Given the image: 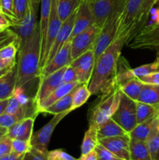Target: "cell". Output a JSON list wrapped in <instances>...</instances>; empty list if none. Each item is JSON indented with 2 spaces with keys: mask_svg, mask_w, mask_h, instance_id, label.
I'll list each match as a JSON object with an SVG mask.
<instances>
[{
  "mask_svg": "<svg viewBox=\"0 0 159 160\" xmlns=\"http://www.w3.org/2000/svg\"><path fill=\"white\" fill-rule=\"evenodd\" d=\"M129 38L118 36L115 41L99 56L94 67L91 78L88 84L91 95H101L117 84L115 81L117 64L122 49Z\"/></svg>",
  "mask_w": 159,
  "mask_h": 160,
  "instance_id": "obj_1",
  "label": "cell"
},
{
  "mask_svg": "<svg viewBox=\"0 0 159 160\" xmlns=\"http://www.w3.org/2000/svg\"><path fill=\"white\" fill-rule=\"evenodd\" d=\"M39 22H37L33 32L26 38L19 48L17 62V73L16 87H25L40 74L41 38Z\"/></svg>",
  "mask_w": 159,
  "mask_h": 160,
  "instance_id": "obj_2",
  "label": "cell"
},
{
  "mask_svg": "<svg viewBox=\"0 0 159 160\" xmlns=\"http://www.w3.org/2000/svg\"><path fill=\"white\" fill-rule=\"evenodd\" d=\"M121 94L118 84H115L107 92L101 94L99 99L89 110V126L98 128L108 119L112 118L119 105Z\"/></svg>",
  "mask_w": 159,
  "mask_h": 160,
  "instance_id": "obj_3",
  "label": "cell"
},
{
  "mask_svg": "<svg viewBox=\"0 0 159 160\" xmlns=\"http://www.w3.org/2000/svg\"><path fill=\"white\" fill-rule=\"evenodd\" d=\"M124 7L125 6H121L117 8L115 11H113L100 30L94 48V64L99 56L118 37V28L121 23Z\"/></svg>",
  "mask_w": 159,
  "mask_h": 160,
  "instance_id": "obj_4",
  "label": "cell"
},
{
  "mask_svg": "<svg viewBox=\"0 0 159 160\" xmlns=\"http://www.w3.org/2000/svg\"><path fill=\"white\" fill-rule=\"evenodd\" d=\"M70 112H71L65 111V112H61V113L55 114L43 128H41L39 131L33 133L31 141H30L31 148L45 155V156H48V152H49L48 150V145L55 128L59 124V122Z\"/></svg>",
  "mask_w": 159,
  "mask_h": 160,
  "instance_id": "obj_5",
  "label": "cell"
},
{
  "mask_svg": "<svg viewBox=\"0 0 159 160\" xmlns=\"http://www.w3.org/2000/svg\"><path fill=\"white\" fill-rule=\"evenodd\" d=\"M112 118L129 134L137 125L136 101L122 93L119 105Z\"/></svg>",
  "mask_w": 159,
  "mask_h": 160,
  "instance_id": "obj_6",
  "label": "cell"
},
{
  "mask_svg": "<svg viewBox=\"0 0 159 160\" xmlns=\"http://www.w3.org/2000/svg\"><path fill=\"white\" fill-rule=\"evenodd\" d=\"M40 2L37 0H28L27 8L24 17L20 21L15 22L10 28L16 34L20 41V45L30 34L33 32L37 23V13Z\"/></svg>",
  "mask_w": 159,
  "mask_h": 160,
  "instance_id": "obj_7",
  "label": "cell"
},
{
  "mask_svg": "<svg viewBox=\"0 0 159 160\" xmlns=\"http://www.w3.org/2000/svg\"><path fill=\"white\" fill-rule=\"evenodd\" d=\"M100 30L101 28L94 23L71 39L72 61L88 50L94 48Z\"/></svg>",
  "mask_w": 159,
  "mask_h": 160,
  "instance_id": "obj_8",
  "label": "cell"
},
{
  "mask_svg": "<svg viewBox=\"0 0 159 160\" xmlns=\"http://www.w3.org/2000/svg\"><path fill=\"white\" fill-rule=\"evenodd\" d=\"M62 24V20H60L59 12L57 9V0H51V13H50L49 24H48V33H47L46 42H45V48H44L43 53L40 59V65H39V70L40 73L46 64L47 59H48V54H49L50 49L52 46L54 41L60 30L61 26ZM40 75V74H39Z\"/></svg>",
  "mask_w": 159,
  "mask_h": 160,
  "instance_id": "obj_9",
  "label": "cell"
},
{
  "mask_svg": "<svg viewBox=\"0 0 159 160\" xmlns=\"http://www.w3.org/2000/svg\"><path fill=\"white\" fill-rule=\"evenodd\" d=\"M93 14L94 23L101 28L113 11L125 6L126 0H87Z\"/></svg>",
  "mask_w": 159,
  "mask_h": 160,
  "instance_id": "obj_10",
  "label": "cell"
},
{
  "mask_svg": "<svg viewBox=\"0 0 159 160\" xmlns=\"http://www.w3.org/2000/svg\"><path fill=\"white\" fill-rule=\"evenodd\" d=\"M70 66L74 69L80 84H89L94 67V52L90 49L73 59Z\"/></svg>",
  "mask_w": 159,
  "mask_h": 160,
  "instance_id": "obj_11",
  "label": "cell"
},
{
  "mask_svg": "<svg viewBox=\"0 0 159 160\" xmlns=\"http://www.w3.org/2000/svg\"><path fill=\"white\" fill-rule=\"evenodd\" d=\"M143 0H126L124 10L122 16L121 23L118 31V36H124L129 38L134 28L136 18L140 11Z\"/></svg>",
  "mask_w": 159,
  "mask_h": 160,
  "instance_id": "obj_12",
  "label": "cell"
},
{
  "mask_svg": "<svg viewBox=\"0 0 159 160\" xmlns=\"http://www.w3.org/2000/svg\"><path fill=\"white\" fill-rule=\"evenodd\" d=\"M71 62V40H69L56 53L53 59L45 65L39 75V80L48 76L63 67L70 65Z\"/></svg>",
  "mask_w": 159,
  "mask_h": 160,
  "instance_id": "obj_13",
  "label": "cell"
},
{
  "mask_svg": "<svg viewBox=\"0 0 159 160\" xmlns=\"http://www.w3.org/2000/svg\"><path fill=\"white\" fill-rule=\"evenodd\" d=\"M67 67H63L39 81L38 89L34 96L37 105L51 95L62 84L64 73Z\"/></svg>",
  "mask_w": 159,
  "mask_h": 160,
  "instance_id": "obj_14",
  "label": "cell"
},
{
  "mask_svg": "<svg viewBox=\"0 0 159 160\" xmlns=\"http://www.w3.org/2000/svg\"><path fill=\"white\" fill-rule=\"evenodd\" d=\"M130 136L106 138L98 141L101 145L123 160H130Z\"/></svg>",
  "mask_w": 159,
  "mask_h": 160,
  "instance_id": "obj_15",
  "label": "cell"
},
{
  "mask_svg": "<svg viewBox=\"0 0 159 160\" xmlns=\"http://www.w3.org/2000/svg\"><path fill=\"white\" fill-rule=\"evenodd\" d=\"M129 48H153L159 45V23L151 27H144L137 35L134 37Z\"/></svg>",
  "mask_w": 159,
  "mask_h": 160,
  "instance_id": "obj_16",
  "label": "cell"
},
{
  "mask_svg": "<svg viewBox=\"0 0 159 160\" xmlns=\"http://www.w3.org/2000/svg\"><path fill=\"white\" fill-rule=\"evenodd\" d=\"M77 11L78 9L73 13H72L65 21L62 22L60 30H59V33H58L57 36H56L55 39L54 43H53L51 49H50L49 54H48V59H47L46 64L53 59V57L55 56L56 53L65 45V42L70 40V37H71L72 32H73V26H74L75 20H76Z\"/></svg>",
  "mask_w": 159,
  "mask_h": 160,
  "instance_id": "obj_17",
  "label": "cell"
},
{
  "mask_svg": "<svg viewBox=\"0 0 159 160\" xmlns=\"http://www.w3.org/2000/svg\"><path fill=\"white\" fill-rule=\"evenodd\" d=\"M94 23L93 14L90 10L89 2L87 0H82L79 8H78L77 14H76V20L73 26V32H72L70 40L74 36L82 32Z\"/></svg>",
  "mask_w": 159,
  "mask_h": 160,
  "instance_id": "obj_18",
  "label": "cell"
},
{
  "mask_svg": "<svg viewBox=\"0 0 159 160\" xmlns=\"http://www.w3.org/2000/svg\"><path fill=\"white\" fill-rule=\"evenodd\" d=\"M36 117H31L25 118L15 124L7 128L6 135L11 139H21V140L30 142L33 134L34 120Z\"/></svg>",
  "mask_w": 159,
  "mask_h": 160,
  "instance_id": "obj_19",
  "label": "cell"
},
{
  "mask_svg": "<svg viewBox=\"0 0 159 160\" xmlns=\"http://www.w3.org/2000/svg\"><path fill=\"white\" fill-rule=\"evenodd\" d=\"M80 84L79 81L73 83H62L51 95H48L46 98H45L43 101H41L40 103L37 105V108L39 113L43 112V110L45 108L49 106L50 105L54 103L55 102L59 100V98H62L65 95H66L67 94L71 92L72 91L74 90Z\"/></svg>",
  "mask_w": 159,
  "mask_h": 160,
  "instance_id": "obj_20",
  "label": "cell"
},
{
  "mask_svg": "<svg viewBox=\"0 0 159 160\" xmlns=\"http://www.w3.org/2000/svg\"><path fill=\"white\" fill-rule=\"evenodd\" d=\"M157 2V0H143L140 11H139L137 18H136L134 28L131 32L130 36H129V42H131L134 38V37L137 35L142 31V29L144 28L147 22L148 18H149L150 12L155 6Z\"/></svg>",
  "mask_w": 159,
  "mask_h": 160,
  "instance_id": "obj_21",
  "label": "cell"
},
{
  "mask_svg": "<svg viewBox=\"0 0 159 160\" xmlns=\"http://www.w3.org/2000/svg\"><path fill=\"white\" fill-rule=\"evenodd\" d=\"M41 18L39 21L41 38V56L43 53L46 42L47 33L49 24L50 13H51V0H41ZM41 59V57H40Z\"/></svg>",
  "mask_w": 159,
  "mask_h": 160,
  "instance_id": "obj_22",
  "label": "cell"
},
{
  "mask_svg": "<svg viewBox=\"0 0 159 160\" xmlns=\"http://www.w3.org/2000/svg\"><path fill=\"white\" fill-rule=\"evenodd\" d=\"M17 65L0 78V100L7 99L12 95L17 83Z\"/></svg>",
  "mask_w": 159,
  "mask_h": 160,
  "instance_id": "obj_23",
  "label": "cell"
},
{
  "mask_svg": "<svg viewBox=\"0 0 159 160\" xmlns=\"http://www.w3.org/2000/svg\"><path fill=\"white\" fill-rule=\"evenodd\" d=\"M145 142L152 160H159V114L154 120Z\"/></svg>",
  "mask_w": 159,
  "mask_h": 160,
  "instance_id": "obj_24",
  "label": "cell"
},
{
  "mask_svg": "<svg viewBox=\"0 0 159 160\" xmlns=\"http://www.w3.org/2000/svg\"><path fill=\"white\" fill-rule=\"evenodd\" d=\"M129 134L126 132L118 123H117L112 118L108 119L103 124L98 127V141L100 139L106 138L116 137V136H124Z\"/></svg>",
  "mask_w": 159,
  "mask_h": 160,
  "instance_id": "obj_25",
  "label": "cell"
},
{
  "mask_svg": "<svg viewBox=\"0 0 159 160\" xmlns=\"http://www.w3.org/2000/svg\"><path fill=\"white\" fill-rule=\"evenodd\" d=\"M73 91L67 94L62 98H59L54 103L50 105L43 110L42 113H48L55 115V114L61 113V112H65V111H70L72 107V102H73Z\"/></svg>",
  "mask_w": 159,
  "mask_h": 160,
  "instance_id": "obj_26",
  "label": "cell"
},
{
  "mask_svg": "<svg viewBox=\"0 0 159 160\" xmlns=\"http://www.w3.org/2000/svg\"><path fill=\"white\" fill-rule=\"evenodd\" d=\"M137 101L151 105H158L159 84H143Z\"/></svg>",
  "mask_w": 159,
  "mask_h": 160,
  "instance_id": "obj_27",
  "label": "cell"
},
{
  "mask_svg": "<svg viewBox=\"0 0 159 160\" xmlns=\"http://www.w3.org/2000/svg\"><path fill=\"white\" fill-rule=\"evenodd\" d=\"M130 160H152L146 142L131 139Z\"/></svg>",
  "mask_w": 159,
  "mask_h": 160,
  "instance_id": "obj_28",
  "label": "cell"
},
{
  "mask_svg": "<svg viewBox=\"0 0 159 160\" xmlns=\"http://www.w3.org/2000/svg\"><path fill=\"white\" fill-rule=\"evenodd\" d=\"M98 144V128L89 126L84 134V140L81 145V155H86L94 151Z\"/></svg>",
  "mask_w": 159,
  "mask_h": 160,
  "instance_id": "obj_29",
  "label": "cell"
},
{
  "mask_svg": "<svg viewBox=\"0 0 159 160\" xmlns=\"http://www.w3.org/2000/svg\"><path fill=\"white\" fill-rule=\"evenodd\" d=\"M159 112V104L151 105L136 101V115L137 124Z\"/></svg>",
  "mask_w": 159,
  "mask_h": 160,
  "instance_id": "obj_30",
  "label": "cell"
},
{
  "mask_svg": "<svg viewBox=\"0 0 159 160\" xmlns=\"http://www.w3.org/2000/svg\"><path fill=\"white\" fill-rule=\"evenodd\" d=\"M158 114L159 112L158 113L155 114V115H153L152 117H149V118L147 119L146 120L142 122L141 123L137 124V126L135 127V128L129 133L130 138L145 142L148 134H149L150 131H151V128H152V125L153 123H154V120H155L156 117H157V116L158 115Z\"/></svg>",
  "mask_w": 159,
  "mask_h": 160,
  "instance_id": "obj_31",
  "label": "cell"
},
{
  "mask_svg": "<svg viewBox=\"0 0 159 160\" xmlns=\"http://www.w3.org/2000/svg\"><path fill=\"white\" fill-rule=\"evenodd\" d=\"M82 0H57V9L59 17L64 22L79 8Z\"/></svg>",
  "mask_w": 159,
  "mask_h": 160,
  "instance_id": "obj_32",
  "label": "cell"
},
{
  "mask_svg": "<svg viewBox=\"0 0 159 160\" xmlns=\"http://www.w3.org/2000/svg\"><path fill=\"white\" fill-rule=\"evenodd\" d=\"M91 95L88 88V84H80L73 90V102H72L71 110L73 111L81 107Z\"/></svg>",
  "mask_w": 159,
  "mask_h": 160,
  "instance_id": "obj_33",
  "label": "cell"
},
{
  "mask_svg": "<svg viewBox=\"0 0 159 160\" xmlns=\"http://www.w3.org/2000/svg\"><path fill=\"white\" fill-rule=\"evenodd\" d=\"M131 70L132 68H130V66L126 58L120 56L118 64H117L116 78H115V81L118 86L122 85L129 81V80L134 78L131 73Z\"/></svg>",
  "mask_w": 159,
  "mask_h": 160,
  "instance_id": "obj_34",
  "label": "cell"
},
{
  "mask_svg": "<svg viewBox=\"0 0 159 160\" xmlns=\"http://www.w3.org/2000/svg\"><path fill=\"white\" fill-rule=\"evenodd\" d=\"M143 84L137 78H132L125 84L119 86L122 93L134 101H137Z\"/></svg>",
  "mask_w": 159,
  "mask_h": 160,
  "instance_id": "obj_35",
  "label": "cell"
},
{
  "mask_svg": "<svg viewBox=\"0 0 159 160\" xmlns=\"http://www.w3.org/2000/svg\"><path fill=\"white\" fill-rule=\"evenodd\" d=\"M20 47V42L17 37L14 41L0 48V59H16L17 53L19 51Z\"/></svg>",
  "mask_w": 159,
  "mask_h": 160,
  "instance_id": "obj_36",
  "label": "cell"
},
{
  "mask_svg": "<svg viewBox=\"0 0 159 160\" xmlns=\"http://www.w3.org/2000/svg\"><path fill=\"white\" fill-rule=\"evenodd\" d=\"M159 71V64L157 61L151 62V63L144 64V65L140 66L138 67L132 69L131 73L134 78H139L140 77L146 76L154 72Z\"/></svg>",
  "mask_w": 159,
  "mask_h": 160,
  "instance_id": "obj_37",
  "label": "cell"
},
{
  "mask_svg": "<svg viewBox=\"0 0 159 160\" xmlns=\"http://www.w3.org/2000/svg\"><path fill=\"white\" fill-rule=\"evenodd\" d=\"M31 148V142L21 139H12V152L17 154H26Z\"/></svg>",
  "mask_w": 159,
  "mask_h": 160,
  "instance_id": "obj_38",
  "label": "cell"
},
{
  "mask_svg": "<svg viewBox=\"0 0 159 160\" xmlns=\"http://www.w3.org/2000/svg\"><path fill=\"white\" fill-rule=\"evenodd\" d=\"M98 160H123L98 142L95 148Z\"/></svg>",
  "mask_w": 159,
  "mask_h": 160,
  "instance_id": "obj_39",
  "label": "cell"
},
{
  "mask_svg": "<svg viewBox=\"0 0 159 160\" xmlns=\"http://www.w3.org/2000/svg\"><path fill=\"white\" fill-rule=\"evenodd\" d=\"M12 96L15 97L21 106H26L32 102L34 100V98H30L27 96L24 87H16L12 93Z\"/></svg>",
  "mask_w": 159,
  "mask_h": 160,
  "instance_id": "obj_40",
  "label": "cell"
},
{
  "mask_svg": "<svg viewBox=\"0 0 159 160\" xmlns=\"http://www.w3.org/2000/svg\"><path fill=\"white\" fill-rule=\"evenodd\" d=\"M27 5L28 0H13V12L17 21L21 20L24 17Z\"/></svg>",
  "mask_w": 159,
  "mask_h": 160,
  "instance_id": "obj_41",
  "label": "cell"
},
{
  "mask_svg": "<svg viewBox=\"0 0 159 160\" xmlns=\"http://www.w3.org/2000/svg\"><path fill=\"white\" fill-rule=\"evenodd\" d=\"M0 2L2 8V13L6 15L12 23L17 22V19L13 12V0H0Z\"/></svg>",
  "mask_w": 159,
  "mask_h": 160,
  "instance_id": "obj_42",
  "label": "cell"
},
{
  "mask_svg": "<svg viewBox=\"0 0 159 160\" xmlns=\"http://www.w3.org/2000/svg\"><path fill=\"white\" fill-rule=\"evenodd\" d=\"M48 160H77L62 149H55L48 152Z\"/></svg>",
  "mask_w": 159,
  "mask_h": 160,
  "instance_id": "obj_43",
  "label": "cell"
},
{
  "mask_svg": "<svg viewBox=\"0 0 159 160\" xmlns=\"http://www.w3.org/2000/svg\"><path fill=\"white\" fill-rule=\"evenodd\" d=\"M12 152V139L5 135L0 140V158Z\"/></svg>",
  "mask_w": 159,
  "mask_h": 160,
  "instance_id": "obj_44",
  "label": "cell"
},
{
  "mask_svg": "<svg viewBox=\"0 0 159 160\" xmlns=\"http://www.w3.org/2000/svg\"><path fill=\"white\" fill-rule=\"evenodd\" d=\"M16 38H17V35L10 28L0 31V48L12 42Z\"/></svg>",
  "mask_w": 159,
  "mask_h": 160,
  "instance_id": "obj_45",
  "label": "cell"
},
{
  "mask_svg": "<svg viewBox=\"0 0 159 160\" xmlns=\"http://www.w3.org/2000/svg\"><path fill=\"white\" fill-rule=\"evenodd\" d=\"M21 105L18 102V100L15 98L14 96H11L9 98L8 101V104L6 106V109H5V113L8 114H16L19 112Z\"/></svg>",
  "mask_w": 159,
  "mask_h": 160,
  "instance_id": "obj_46",
  "label": "cell"
},
{
  "mask_svg": "<svg viewBox=\"0 0 159 160\" xmlns=\"http://www.w3.org/2000/svg\"><path fill=\"white\" fill-rule=\"evenodd\" d=\"M143 84H159V71L137 78Z\"/></svg>",
  "mask_w": 159,
  "mask_h": 160,
  "instance_id": "obj_47",
  "label": "cell"
},
{
  "mask_svg": "<svg viewBox=\"0 0 159 160\" xmlns=\"http://www.w3.org/2000/svg\"><path fill=\"white\" fill-rule=\"evenodd\" d=\"M76 81H78V78L76 71L71 66L69 65L64 73L62 83H73L76 82Z\"/></svg>",
  "mask_w": 159,
  "mask_h": 160,
  "instance_id": "obj_48",
  "label": "cell"
},
{
  "mask_svg": "<svg viewBox=\"0 0 159 160\" xmlns=\"http://www.w3.org/2000/svg\"><path fill=\"white\" fill-rule=\"evenodd\" d=\"M22 160H48V156L42 154L36 150L31 148L29 152L26 153Z\"/></svg>",
  "mask_w": 159,
  "mask_h": 160,
  "instance_id": "obj_49",
  "label": "cell"
},
{
  "mask_svg": "<svg viewBox=\"0 0 159 160\" xmlns=\"http://www.w3.org/2000/svg\"><path fill=\"white\" fill-rule=\"evenodd\" d=\"M159 23V6L157 8H153L150 12L149 18L145 27H151Z\"/></svg>",
  "mask_w": 159,
  "mask_h": 160,
  "instance_id": "obj_50",
  "label": "cell"
},
{
  "mask_svg": "<svg viewBox=\"0 0 159 160\" xmlns=\"http://www.w3.org/2000/svg\"><path fill=\"white\" fill-rule=\"evenodd\" d=\"M12 24V21L6 15H4L3 13H0V31L8 29L10 28Z\"/></svg>",
  "mask_w": 159,
  "mask_h": 160,
  "instance_id": "obj_51",
  "label": "cell"
},
{
  "mask_svg": "<svg viewBox=\"0 0 159 160\" xmlns=\"http://www.w3.org/2000/svg\"><path fill=\"white\" fill-rule=\"evenodd\" d=\"M25 154H17L15 152H10L9 154L0 158V160H22Z\"/></svg>",
  "mask_w": 159,
  "mask_h": 160,
  "instance_id": "obj_52",
  "label": "cell"
},
{
  "mask_svg": "<svg viewBox=\"0 0 159 160\" xmlns=\"http://www.w3.org/2000/svg\"><path fill=\"white\" fill-rule=\"evenodd\" d=\"M77 160H98L96 152H95V150H94L88 154L81 155L80 157L77 159Z\"/></svg>",
  "mask_w": 159,
  "mask_h": 160,
  "instance_id": "obj_53",
  "label": "cell"
},
{
  "mask_svg": "<svg viewBox=\"0 0 159 160\" xmlns=\"http://www.w3.org/2000/svg\"><path fill=\"white\" fill-rule=\"evenodd\" d=\"M8 101H9V98L0 100V116L5 112V109H6V106L8 104Z\"/></svg>",
  "mask_w": 159,
  "mask_h": 160,
  "instance_id": "obj_54",
  "label": "cell"
},
{
  "mask_svg": "<svg viewBox=\"0 0 159 160\" xmlns=\"http://www.w3.org/2000/svg\"><path fill=\"white\" fill-rule=\"evenodd\" d=\"M6 132H7V128H2V127H0V140H1L3 136L6 135Z\"/></svg>",
  "mask_w": 159,
  "mask_h": 160,
  "instance_id": "obj_55",
  "label": "cell"
},
{
  "mask_svg": "<svg viewBox=\"0 0 159 160\" xmlns=\"http://www.w3.org/2000/svg\"><path fill=\"white\" fill-rule=\"evenodd\" d=\"M9 71V70L3 68V67L1 66V64H0V78H1V77H2L3 75L6 74V73H7Z\"/></svg>",
  "mask_w": 159,
  "mask_h": 160,
  "instance_id": "obj_56",
  "label": "cell"
},
{
  "mask_svg": "<svg viewBox=\"0 0 159 160\" xmlns=\"http://www.w3.org/2000/svg\"><path fill=\"white\" fill-rule=\"evenodd\" d=\"M154 49L156 50V59H155V60L157 61V62H158V64H159V45H158V46L155 47Z\"/></svg>",
  "mask_w": 159,
  "mask_h": 160,
  "instance_id": "obj_57",
  "label": "cell"
},
{
  "mask_svg": "<svg viewBox=\"0 0 159 160\" xmlns=\"http://www.w3.org/2000/svg\"><path fill=\"white\" fill-rule=\"evenodd\" d=\"M0 13H2V8L1 2H0Z\"/></svg>",
  "mask_w": 159,
  "mask_h": 160,
  "instance_id": "obj_58",
  "label": "cell"
},
{
  "mask_svg": "<svg viewBox=\"0 0 159 160\" xmlns=\"http://www.w3.org/2000/svg\"><path fill=\"white\" fill-rule=\"evenodd\" d=\"M156 5H157V7H158V6H159V0H157V3H156Z\"/></svg>",
  "mask_w": 159,
  "mask_h": 160,
  "instance_id": "obj_59",
  "label": "cell"
}]
</instances>
